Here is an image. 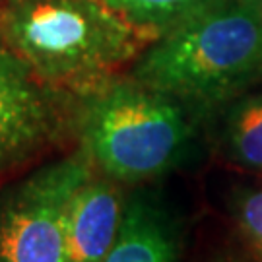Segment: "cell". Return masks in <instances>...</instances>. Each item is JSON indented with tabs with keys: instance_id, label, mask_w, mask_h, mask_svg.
<instances>
[{
	"instance_id": "9",
	"label": "cell",
	"mask_w": 262,
	"mask_h": 262,
	"mask_svg": "<svg viewBox=\"0 0 262 262\" xmlns=\"http://www.w3.org/2000/svg\"><path fill=\"white\" fill-rule=\"evenodd\" d=\"M130 26L159 37L167 29L206 10L220 0H103Z\"/></svg>"
},
{
	"instance_id": "5",
	"label": "cell",
	"mask_w": 262,
	"mask_h": 262,
	"mask_svg": "<svg viewBox=\"0 0 262 262\" xmlns=\"http://www.w3.org/2000/svg\"><path fill=\"white\" fill-rule=\"evenodd\" d=\"M74 95L53 90L0 37V177L72 138Z\"/></svg>"
},
{
	"instance_id": "3",
	"label": "cell",
	"mask_w": 262,
	"mask_h": 262,
	"mask_svg": "<svg viewBox=\"0 0 262 262\" xmlns=\"http://www.w3.org/2000/svg\"><path fill=\"white\" fill-rule=\"evenodd\" d=\"M0 37L43 84L78 95L154 41L103 0H2Z\"/></svg>"
},
{
	"instance_id": "7",
	"label": "cell",
	"mask_w": 262,
	"mask_h": 262,
	"mask_svg": "<svg viewBox=\"0 0 262 262\" xmlns=\"http://www.w3.org/2000/svg\"><path fill=\"white\" fill-rule=\"evenodd\" d=\"M101 262H181L177 220L156 194L130 192L119 235Z\"/></svg>"
},
{
	"instance_id": "10",
	"label": "cell",
	"mask_w": 262,
	"mask_h": 262,
	"mask_svg": "<svg viewBox=\"0 0 262 262\" xmlns=\"http://www.w3.org/2000/svg\"><path fill=\"white\" fill-rule=\"evenodd\" d=\"M231 215L262 260V187H243L229 198Z\"/></svg>"
},
{
	"instance_id": "13",
	"label": "cell",
	"mask_w": 262,
	"mask_h": 262,
	"mask_svg": "<svg viewBox=\"0 0 262 262\" xmlns=\"http://www.w3.org/2000/svg\"><path fill=\"white\" fill-rule=\"evenodd\" d=\"M0 2H2V0H0Z\"/></svg>"
},
{
	"instance_id": "12",
	"label": "cell",
	"mask_w": 262,
	"mask_h": 262,
	"mask_svg": "<svg viewBox=\"0 0 262 262\" xmlns=\"http://www.w3.org/2000/svg\"><path fill=\"white\" fill-rule=\"evenodd\" d=\"M256 6H258V14H260L262 18V0H256Z\"/></svg>"
},
{
	"instance_id": "4",
	"label": "cell",
	"mask_w": 262,
	"mask_h": 262,
	"mask_svg": "<svg viewBox=\"0 0 262 262\" xmlns=\"http://www.w3.org/2000/svg\"><path fill=\"white\" fill-rule=\"evenodd\" d=\"M92 173L76 148L33 165L0 188V262H68L66 212Z\"/></svg>"
},
{
	"instance_id": "11",
	"label": "cell",
	"mask_w": 262,
	"mask_h": 262,
	"mask_svg": "<svg viewBox=\"0 0 262 262\" xmlns=\"http://www.w3.org/2000/svg\"><path fill=\"white\" fill-rule=\"evenodd\" d=\"M215 262H254V260H249V258H243V256H224V258H220V260Z\"/></svg>"
},
{
	"instance_id": "6",
	"label": "cell",
	"mask_w": 262,
	"mask_h": 262,
	"mask_svg": "<svg viewBox=\"0 0 262 262\" xmlns=\"http://www.w3.org/2000/svg\"><path fill=\"white\" fill-rule=\"evenodd\" d=\"M126 198L122 185L92 173L70 198L66 212L68 262H101L121 229Z\"/></svg>"
},
{
	"instance_id": "1",
	"label": "cell",
	"mask_w": 262,
	"mask_h": 262,
	"mask_svg": "<svg viewBox=\"0 0 262 262\" xmlns=\"http://www.w3.org/2000/svg\"><path fill=\"white\" fill-rule=\"evenodd\" d=\"M126 74L196 115L217 111L262 82L256 0H220L190 16L148 43Z\"/></svg>"
},
{
	"instance_id": "8",
	"label": "cell",
	"mask_w": 262,
	"mask_h": 262,
	"mask_svg": "<svg viewBox=\"0 0 262 262\" xmlns=\"http://www.w3.org/2000/svg\"><path fill=\"white\" fill-rule=\"evenodd\" d=\"M217 111L220 154L233 165L262 173V94L247 92Z\"/></svg>"
},
{
	"instance_id": "2",
	"label": "cell",
	"mask_w": 262,
	"mask_h": 262,
	"mask_svg": "<svg viewBox=\"0 0 262 262\" xmlns=\"http://www.w3.org/2000/svg\"><path fill=\"white\" fill-rule=\"evenodd\" d=\"M196 117L175 97L115 74L74 95L72 138L95 173L140 185L187 159Z\"/></svg>"
}]
</instances>
